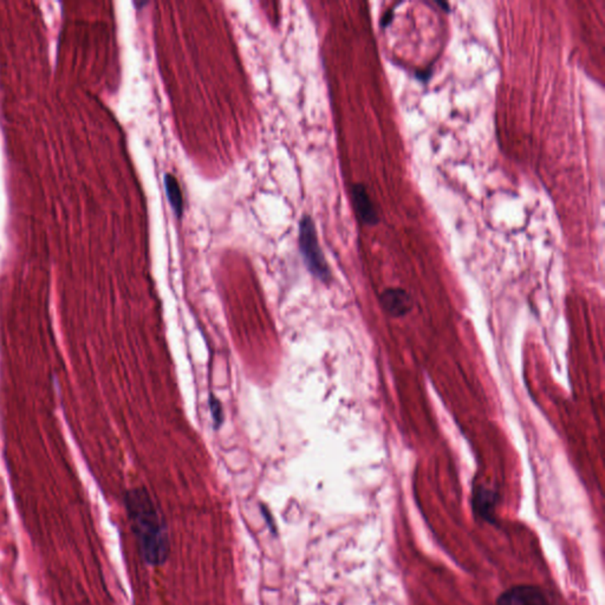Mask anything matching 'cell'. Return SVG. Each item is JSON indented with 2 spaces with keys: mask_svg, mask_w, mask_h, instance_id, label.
<instances>
[{
  "mask_svg": "<svg viewBox=\"0 0 605 605\" xmlns=\"http://www.w3.org/2000/svg\"><path fill=\"white\" fill-rule=\"evenodd\" d=\"M164 188L171 210L180 219L183 214V198L179 181L176 176H171L169 173L164 176Z\"/></svg>",
  "mask_w": 605,
  "mask_h": 605,
  "instance_id": "cell-6",
  "label": "cell"
},
{
  "mask_svg": "<svg viewBox=\"0 0 605 605\" xmlns=\"http://www.w3.org/2000/svg\"><path fill=\"white\" fill-rule=\"evenodd\" d=\"M382 304L384 310L391 315H404L410 307L409 296L400 289H389L382 296Z\"/></svg>",
  "mask_w": 605,
  "mask_h": 605,
  "instance_id": "cell-5",
  "label": "cell"
},
{
  "mask_svg": "<svg viewBox=\"0 0 605 605\" xmlns=\"http://www.w3.org/2000/svg\"><path fill=\"white\" fill-rule=\"evenodd\" d=\"M351 196H352L355 211L359 215V220L364 225H369V226L377 225V210L371 201L366 186L362 183H355L351 189Z\"/></svg>",
  "mask_w": 605,
  "mask_h": 605,
  "instance_id": "cell-4",
  "label": "cell"
},
{
  "mask_svg": "<svg viewBox=\"0 0 605 605\" xmlns=\"http://www.w3.org/2000/svg\"><path fill=\"white\" fill-rule=\"evenodd\" d=\"M210 407H211L212 418H213V421H214L215 427L218 428L223 420V406H221V403H220L218 398L211 396V398H210Z\"/></svg>",
  "mask_w": 605,
  "mask_h": 605,
  "instance_id": "cell-7",
  "label": "cell"
},
{
  "mask_svg": "<svg viewBox=\"0 0 605 605\" xmlns=\"http://www.w3.org/2000/svg\"><path fill=\"white\" fill-rule=\"evenodd\" d=\"M298 244L307 270L323 282L329 280L330 270L319 245L315 223L310 215L304 214L299 220Z\"/></svg>",
  "mask_w": 605,
  "mask_h": 605,
  "instance_id": "cell-2",
  "label": "cell"
},
{
  "mask_svg": "<svg viewBox=\"0 0 605 605\" xmlns=\"http://www.w3.org/2000/svg\"><path fill=\"white\" fill-rule=\"evenodd\" d=\"M126 506L141 554L151 565L162 564L169 554V539L151 495L144 488H134L126 495Z\"/></svg>",
  "mask_w": 605,
  "mask_h": 605,
  "instance_id": "cell-1",
  "label": "cell"
},
{
  "mask_svg": "<svg viewBox=\"0 0 605 605\" xmlns=\"http://www.w3.org/2000/svg\"><path fill=\"white\" fill-rule=\"evenodd\" d=\"M497 605H551V603L538 586L522 584L505 590L497 599Z\"/></svg>",
  "mask_w": 605,
  "mask_h": 605,
  "instance_id": "cell-3",
  "label": "cell"
}]
</instances>
